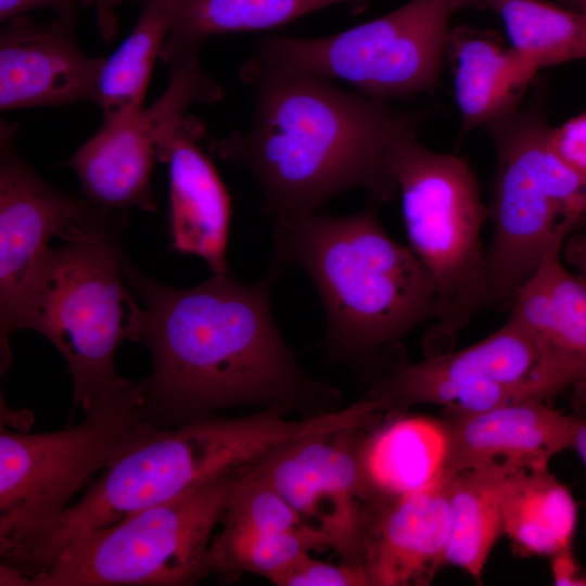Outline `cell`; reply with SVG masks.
Listing matches in <instances>:
<instances>
[{
  "instance_id": "11",
  "label": "cell",
  "mask_w": 586,
  "mask_h": 586,
  "mask_svg": "<svg viewBox=\"0 0 586 586\" xmlns=\"http://www.w3.org/2000/svg\"><path fill=\"white\" fill-rule=\"evenodd\" d=\"M572 388L534 336L512 318L460 351L400 364L377 380L368 396L391 410L442 406L447 416L553 398Z\"/></svg>"
},
{
  "instance_id": "24",
  "label": "cell",
  "mask_w": 586,
  "mask_h": 586,
  "mask_svg": "<svg viewBox=\"0 0 586 586\" xmlns=\"http://www.w3.org/2000/svg\"><path fill=\"white\" fill-rule=\"evenodd\" d=\"M509 473L467 469L449 475L450 531L446 564L481 583L488 557L501 531V497Z\"/></svg>"
},
{
  "instance_id": "1",
  "label": "cell",
  "mask_w": 586,
  "mask_h": 586,
  "mask_svg": "<svg viewBox=\"0 0 586 586\" xmlns=\"http://www.w3.org/2000/svg\"><path fill=\"white\" fill-rule=\"evenodd\" d=\"M123 269L143 302L139 341L152 359L151 375L139 381L146 421L170 429L235 406L286 410L339 397L303 370L276 324L271 295L284 269L277 262L254 283L212 273L187 289L150 278L126 255Z\"/></svg>"
},
{
  "instance_id": "8",
  "label": "cell",
  "mask_w": 586,
  "mask_h": 586,
  "mask_svg": "<svg viewBox=\"0 0 586 586\" xmlns=\"http://www.w3.org/2000/svg\"><path fill=\"white\" fill-rule=\"evenodd\" d=\"M475 0H409L341 33L313 38L267 36L240 71L252 84L276 74H301L355 86L386 100L431 91L440 81L450 23Z\"/></svg>"
},
{
  "instance_id": "27",
  "label": "cell",
  "mask_w": 586,
  "mask_h": 586,
  "mask_svg": "<svg viewBox=\"0 0 586 586\" xmlns=\"http://www.w3.org/2000/svg\"><path fill=\"white\" fill-rule=\"evenodd\" d=\"M328 548V536L309 524L265 534L218 532L208 547L206 572L226 579L256 574L272 582L313 550Z\"/></svg>"
},
{
  "instance_id": "14",
  "label": "cell",
  "mask_w": 586,
  "mask_h": 586,
  "mask_svg": "<svg viewBox=\"0 0 586 586\" xmlns=\"http://www.w3.org/2000/svg\"><path fill=\"white\" fill-rule=\"evenodd\" d=\"M369 428L308 435L254 464L305 523L328 536L341 562L359 568L366 498L358 450Z\"/></svg>"
},
{
  "instance_id": "3",
  "label": "cell",
  "mask_w": 586,
  "mask_h": 586,
  "mask_svg": "<svg viewBox=\"0 0 586 586\" xmlns=\"http://www.w3.org/2000/svg\"><path fill=\"white\" fill-rule=\"evenodd\" d=\"M375 203L344 217L279 221L273 230L272 260L303 269L318 292L328 352L359 366L397 347L436 313L433 277L386 232Z\"/></svg>"
},
{
  "instance_id": "10",
  "label": "cell",
  "mask_w": 586,
  "mask_h": 586,
  "mask_svg": "<svg viewBox=\"0 0 586 586\" xmlns=\"http://www.w3.org/2000/svg\"><path fill=\"white\" fill-rule=\"evenodd\" d=\"M82 422L47 433L0 430V556L11 564L146 421L139 382L97 399Z\"/></svg>"
},
{
  "instance_id": "36",
  "label": "cell",
  "mask_w": 586,
  "mask_h": 586,
  "mask_svg": "<svg viewBox=\"0 0 586 586\" xmlns=\"http://www.w3.org/2000/svg\"><path fill=\"white\" fill-rule=\"evenodd\" d=\"M560 4L564 5V7H568V8H571V9H575V10H579L578 9V5L576 3V0H557ZM581 11V10H579Z\"/></svg>"
},
{
  "instance_id": "13",
  "label": "cell",
  "mask_w": 586,
  "mask_h": 586,
  "mask_svg": "<svg viewBox=\"0 0 586 586\" xmlns=\"http://www.w3.org/2000/svg\"><path fill=\"white\" fill-rule=\"evenodd\" d=\"M17 126L0 125V345L1 372L11 364L10 336L23 315L53 238L64 239L100 208L64 193L16 152Z\"/></svg>"
},
{
  "instance_id": "23",
  "label": "cell",
  "mask_w": 586,
  "mask_h": 586,
  "mask_svg": "<svg viewBox=\"0 0 586 586\" xmlns=\"http://www.w3.org/2000/svg\"><path fill=\"white\" fill-rule=\"evenodd\" d=\"M348 0H170L174 25L160 59L170 67L199 55L216 35L275 28Z\"/></svg>"
},
{
  "instance_id": "5",
  "label": "cell",
  "mask_w": 586,
  "mask_h": 586,
  "mask_svg": "<svg viewBox=\"0 0 586 586\" xmlns=\"http://www.w3.org/2000/svg\"><path fill=\"white\" fill-rule=\"evenodd\" d=\"M119 215L100 209L51 247L21 324L61 353L72 375L74 404L85 412L132 382L115 366L122 342L139 341L142 321V307L123 269Z\"/></svg>"
},
{
  "instance_id": "4",
  "label": "cell",
  "mask_w": 586,
  "mask_h": 586,
  "mask_svg": "<svg viewBox=\"0 0 586 586\" xmlns=\"http://www.w3.org/2000/svg\"><path fill=\"white\" fill-rule=\"evenodd\" d=\"M266 407L244 417H206L175 428L138 424L81 497L22 556L30 577L43 573L59 551L86 532L171 499L226 472L254 463L298 438L331 432L336 412L291 420Z\"/></svg>"
},
{
  "instance_id": "26",
  "label": "cell",
  "mask_w": 586,
  "mask_h": 586,
  "mask_svg": "<svg viewBox=\"0 0 586 586\" xmlns=\"http://www.w3.org/2000/svg\"><path fill=\"white\" fill-rule=\"evenodd\" d=\"M496 13L510 47L533 68L586 59V13L546 0H475Z\"/></svg>"
},
{
  "instance_id": "30",
  "label": "cell",
  "mask_w": 586,
  "mask_h": 586,
  "mask_svg": "<svg viewBox=\"0 0 586 586\" xmlns=\"http://www.w3.org/2000/svg\"><path fill=\"white\" fill-rule=\"evenodd\" d=\"M549 143L569 165L586 173V111L558 127H550Z\"/></svg>"
},
{
  "instance_id": "29",
  "label": "cell",
  "mask_w": 586,
  "mask_h": 586,
  "mask_svg": "<svg viewBox=\"0 0 586 586\" xmlns=\"http://www.w3.org/2000/svg\"><path fill=\"white\" fill-rule=\"evenodd\" d=\"M271 583L278 586H369L361 568L343 562L333 564L316 560L310 553L301 558Z\"/></svg>"
},
{
  "instance_id": "28",
  "label": "cell",
  "mask_w": 586,
  "mask_h": 586,
  "mask_svg": "<svg viewBox=\"0 0 586 586\" xmlns=\"http://www.w3.org/2000/svg\"><path fill=\"white\" fill-rule=\"evenodd\" d=\"M255 463L238 481L219 532L231 535L265 534L307 524L279 492L254 469Z\"/></svg>"
},
{
  "instance_id": "6",
  "label": "cell",
  "mask_w": 586,
  "mask_h": 586,
  "mask_svg": "<svg viewBox=\"0 0 586 586\" xmlns=\"http://www.w3.org/2000/svg\"><path fill=\"white\" fill-rule=\"evenodd\" d=\"M535 98L486 126L496 152L488 219L487 307H510L542 262L586 220V173L550 146Z\"/></svg>"
},
{
  "instance_id": "17",
  "label": "cell",
  "mask_w": 586,
  "mask_h": 586,
  "mask_svg": "<svg viewBox=\"0 0 586 586\" xmlns=\"http://www.w3.org/2000/svg\"><path fill=\"white\" fill-rule=\"evenodd\" d=\"M444 420L449 443L448 475L476 468L509 474L547 470L550 460L572 445V416L545 400L446 416Z\"/></svg>"
},
{
  "instance_id": "22",
  "label": "cell",
  "mask_w": 586,
  "mask_h": 586,
  "mask_svg": "<svg viewBox=\"0 0 586 586\" xmlns=\"http://www.w3.org/2000/svg\"><path fill=\"white\" fill-rule=\"evenodd\" d=\"M576 523L573 495L548 469L507 475L501 531L515 556L549 558L573 545Z\"/></svg>"
},
{
  "instance_id": "21",
  "label": "cell",
  "mask_w": 586,
  "mask_h": 586,
  "mask_svg": "<svg viewBox=\"0 0 586 586\" xmlns=\"http://www.w3.org/2000/svg\"><path fill=\"white\" fill-rule=\"evenodd\" d=\"M447 56L454 65L461 135L515 111L538 73L495 33L468 25L451 28Z\"/></svg>"
},
{
  "instance_id": "35",
  "label": "cell",
  "mask_w": 586,
  "mask_h": 586,
  "mask_svg": "<svg viewBox=\"0 0 586 586\" xmlns=\"http://www.w3.org/2000/svg\"><path fill=\"white\" fill-rule=\"evenodd\" d=\"M575 411L571 413L573 418V448L582 459L586 468V397L575 396Z\"/></svg>"
},
{
  "instance_id": "31",
  "label": "cell",
  "mask_w": 586,
  "mask_h": 586,
  "mask_svg": "<svg viewBox=\"0 0 586 586\" xmlns=\"http://www.w3.org/2000/svg\"><path fill=\"white\" fill-rule=\"evenodd\" d=\"M86 5H93L92 0H0V20L8 21L25 15L27 12L49 8L58 16L76 17L77 11Z\"/></svg>"
},
{
  "instance_id": "15",
  "label": "cell",
  "mask_w": 586,
  "mask_h": 586,
  "mask_svg": "<svg viewBox=\"0 0 586 586\" xmlns=\"http://www.w3.org/2000/svg\"><path fill=\"white\" fill-rule=\"evenodd\" d=\"M76 17L47 23L27 15L5 23L0 33V109L97 103L104 58H91L75 37Z\"/></svg>"
},
{
  "instance_id": "18",
  "label": "cell",
  "mask_w": 586,
  "mask_h": 586,
  "mask_svg": "<svg viewBox=\"0 0 586 586\" xmlns=\"http://www.w3.org/2000/svg\"><path fill=\"white\" fill-rule=\"evenodd\" d=\"M203 135V125L186 116L160 158L168 164L169 237L173 249L201 257L213 275H224L229 272L231 196L199 145Z\"/></svg>"
},
{
  "instance_id": "9",
  "label": "cell",
  "mask_w": 586,
  "mask_h": 586,
  "mask_svg": "<svg viewBox=\"0 0 586 586\" xmlns=\"http://www.w3.org/2000/svg\"><path fill=\"white\" fill-rule=\"evenodd\" d=\"M252 464L78 535L29 586H182L200 582L207 576L214 531L238 481Z\"/></svg>"
},
{
  "instance_id": "33",
  "label": "cell",
  "mask_w": 586,
  "mask_h": 586,
  "mask_svg": "<svg viewBox=\"0 0 586 586\" xmlns=\"http://www.w3.org/2000/svg\"><path fill=\"white\" fill-rule=\"evenodd\" d=\"M561 252L566 263L575 268L577 276L586 284V233H572L564 242Z\"/></svg>"
},
{
  "instance_id": "32",
  "label": "cell",
  "mask_w": 586,
  "mask_h": 586,
  "mask_svg": "<svg viewBox=\"0 0 586 586\" xmlns=\"http://www.w3.org/2000/svg\"><path fill=\"white\" fill-rule=\"evenodd\" d=\"M551 578L557 586H586V573L578 563L573 545L549 557Z\"/></svg>"
},
{
  "instance_id": "12",
  "label": "cell",
  "mask_w": 586,
  "mask_h": 586,
  "mask_svg": "<svg viewBox=\"0 0 586 586\" xmlns=\"http://www.w3.org/2000/svg\"><path fill=\"white\" fill-rule=\"evenodd\" d=\"M222 90L200 64L199 55L170 68V82L150 106L101 128L67 162L95 206L115 213L153 212L157 201L151 177L156 161L193 103L221 99Z\"/></svg>"
},
{
  "instance_id": "25",
  "label": "cell",
  "mask_w": 586,
  "mask_h": 586,
  "mask_svg": "<svg viewBox=\"0 0 586 586\" xmlns=\"http://www.w3.org/2000/svg\"><path fill=\"white\" fill-rule=\"evenodd\" d=\"M133 1L141 10L139 20L100 71L97 104L103 122L128 117L144 106L154 63L174 25L170 0Z\"/></svg>"
},
{
  "instance_id": "19",
  "label": "cell",
  "mask_w": 586,
  "mask_h": 586,
  "mask_svg": "<svg viewBox=\"0 0 586 586\" xmlns=\"http://www.w3.org/2000/svg\"><path fill=\"white\" fill-rule=\"evenodd\" d=\"M444 418L387 411L367 429L359 444L365 504L404 497L438 481L448 459Z\"/></svg>"
},
{
  "instance_id": "37",
  "label": "cell",
  "mask_w": 586,
  "mask_h": 586,
  "mask_svg": "<svg viewBox=\"0 0 586 586\" xmlns=\"http://www.w3.org/2000/svg\"><path fill=\"white\" fill-rule=\"evenodd\" d=\"M576 3L578 5V9L586 13V0H576Z\"/></svg>"
},
{
  "instance_id": "2",
  "label": "cell",
  "mask_w": 586,
  "mask_h": 586,
  "mask_svg": "<svg viewBox=\"0 0 586 586\" xmlns=\"http://www.w3.org/2000/svg\"><path fill=\"white\" fill-rule=\"evenodd\" d=\"M251 85L250 127L209 148L250 171L264 213L276 222L315 214L347 190L364 189L377 203L398 193L388 153L400 137L419 130L423 114L309 75H268Z\"/></svg>"
},
{
  "instance_id": "20",
  "label": "cell",
  "mask_w": 586,
  "mask_h": 586,
  "mask_svg": "<svg viewBox=\"0 0 586 586\" xmlns=\"http://www.w3.org/2000/svg\"><path fill=\"white\" fill-rule=\"evenodd\" d=\"M510 318L537 341L549 361L586 397V284L561 252L550 253L519 290Z\"/></svg>"
},
{
  "instance_id": "16",
  "label": "cell",
  "mask_w": 586,
  "mask_h": 586,
  "mask_svg": "<svg viewBox=\"0 0 586 586\" xmlns=\"http://www.w3.org/2000/svg\"><path fill=\"white\" fill-rule=\"evenodd\" d=\"M449 475L395 499L366 504L361 568L369 586H424L446 565Z\"/></svg>"
},
{
  "instance_id": "34",
  "label": "cell",
  "mask_w": 586,
  "mask_h": 586,
  "mask_svg": "<svg viewBox=\"0 0 586 586\" xmlns=\"http://www.w3.org/2000/svg\"><path fill=\"white\" fill-rule=\"evenodd\" d=\"M99 31L105 41H111L118 33V17L115 7L120 0H92Z\"/></svg>"
},
{
  "instance_id": "7",
  "label": "cell",
  "mask_w": 586,
  "mask_h": 586,
  "mask_svg": "<svg viewBox=\"0 0 586 586\" xmlns=\"http://www.w3.org/2000/svg\"><path fill=\"white\" fill-rule=\"evenodd\" d=\"M388 165L402 199L409 247L436 285L434 324L423 337L426 356L453 351L458 333L487 307L488 219L477 179L461 157L428 149L418 131L391 148Z\"/></svg>"
}]
</instances>
